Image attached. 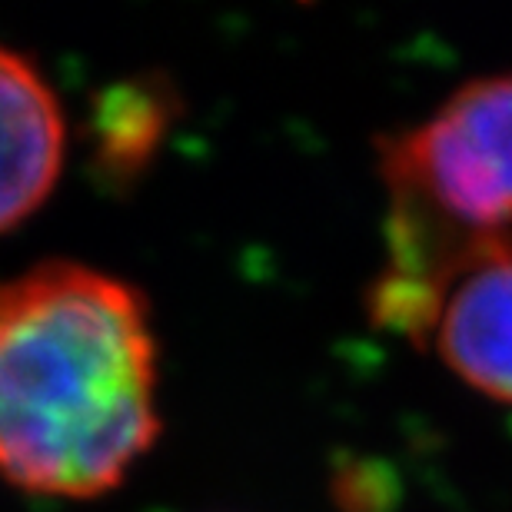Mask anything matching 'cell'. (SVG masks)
Here are the masks:
<instances>
[{
    "label": "cell",
    "mask_w": 512,
    "mask_h": 512,
    "mask_svg": "<svg viewBox=\"0 0 512 512\" xmlns=\"http://www.w3.org/2000/svg\"><path fill=\"white\" fill-rule=\"evenodd\" d=\"M426 346L476 396L512 406V243L456 276Z\"/></svg>",
    "instance_id": "3957f363"
},
{
    "label": "cell",
    "mask_w": 512,
    "mask_h": 512,
    "mask_svg": "<svg viewBox=\"0 0 512 512\" xmlns=\"http://www.w3.org/2000/svg\"><path fill=\"white\" fill-rule=\"evenodd\" d=\"M170 124L167 87L120 84L97 107V147L110 177H133L153 153Z\"/></svg>",
    "instance_id": "5b68a950"
},
{
    "label": "cell",
    "mask_w": 512,
    "mask_h": 512,
    "mask_svg": "<svg viewBox=\"0 0 512 512\" xmlns=\"http://www.w3.org/2000/svg\"><path fill=\"white\" fill-rule=\"evenodd\" d=\"M386 266L370 320L426 346L456 276L512 243V70L466 80L423 120L376 137Z\"/></svg>",
    "instance_id": "7a4b0ae2"
},
{
    "label": "cell",
    "mask_w": 512,
    "mask_h": 512,
    "mask_svg": "<svg viewBox=\"0 0 512 512\" xmlns=\"http://www.w3.org/2000/svg\"><path fill=\"white\" fill-rule=\"evenodd\" d=\"M64 114L37 67L0 47V233L14 230L57 187Z\"/></svg>",
    "instance_id": "277c9868"
},
{
    "label": "cell",
    "mask_w": 512,
    "mask_h": 512,
    "mask_svg": "<svg viewBox=\"0 0 512 512\" xmlns=\"http://www.w3.org/2000/svg\"><path fill=\"white\" fill-rule=\"evenodd\" d=\"M157 436V340L130 283L67 260L0 283V479L94 499Z\"/></svg>",
    "instance_id": "6da1fadb"
}]
</instances>
